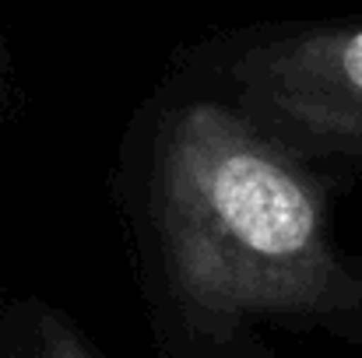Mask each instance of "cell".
<instances>
[{"label":"cell","instance_id":"1","mask_svg":"<svg viewBox=\"0 0 362 358\" xmlns=\"http://www.w3.org/2000/svg\"><path fill=\"white\" fill-rule=\"evenodd\" d=\"M334 179L165 71L110 183L162 358H271L267 330L362 345V253L338 236Z\"/></svg>","mask_w":362,"mask_h":358},{"label":"cell","instance_id":"2","mask_svg":"<svg viewBox=\"0 0 362 358\" xmlns=\"http://www.w3.org/2000/svg\"><path fill=\"white\" fill-rule=\"evenodd\" d=\"M173 67L218 92L292 155L362 176V18L215 32Z\"/></svg>","mask_w":362,"mask_h":358},{"label":"cell","instance_id":"3","mask_svg":"<svg viewBox=\"0 0 362 358\" xmlns=\"http://www.w3.org/2000/svg\"><path fill=\"white\" fill-rule=\"evenodd\" d=\"M28 352L25 358H99L88 338L57 309L49 306H32L28 309Z\"/></svg>","mask_w":362,"mask_h":358}]
</instances>
